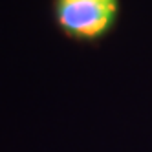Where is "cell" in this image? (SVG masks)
Instances as JSON below:
<instances>
[{
	"label": "cell",
	"mask_w": 152,
	"mask_h": 152,
	"mask_svg": "<svg viewBox=\"0 0 152 152\" xmlns=\"http://www.w3.org/2000/svg\"><path fill=\"white\" fill-rule=\"evenodd\" d=\"M119 0H55L61 29L77 40H97L117 18Z\"/></svg>",
	"instance_id": "6da1fadb"
}]
</instances>
